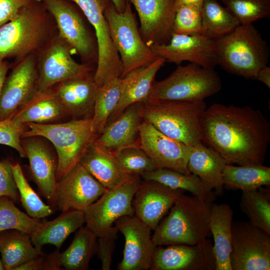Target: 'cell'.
Returning <instances> with one entry per match:
<instances>
[{
    "label": "cell",
    "instance_id": "7c38bea8",
    "mask_svg": "<svg viewBox=\"0 0 270 270\" xmlns=\"http://www.w3.org/2000/svg\"><path fill=\"white\" fill-rule=\"evenodd\" d=\"M232 270H270V234L250 222H232Z\"/></svg>",
    "mask_w": 270,
    "mask_h": 270
},
{
    "label": "cell",
    "instance_id": "9a60e30c",
    "mask_svg": "<svg viewBox=\"0 0 270 270\" xmlns=\"http://www.w3.org/2000/svg\"><path fill=\"white\" fill-rule=\"evenodd\" d=\"M150 48L166 62L178 65L188 61L203 68H214L218 64L215 40L202 34L188 35L173 33L168 43Z\"/></svg>",
    "mask_w": 270,
    "mask_h": 270
},
{
    "label": "cell",
    "instance_id": "681fc988",
    "mask_svg": "<svg viewBox=\"0 0 270 270\" xmlns=\"http://www.w3.org/2000/svg\"><path fill=\"white\" fill-rule=\"evenodd\" d=\"M204 0H175L174 9L176 10L182 6H191L201 8Z\"/></svg>",
    "mask_w": 270,
    "mask_h": 270
},
{
    "label": "cell",
    "instance_id": "7a4b0ae2",
    "mask_svg": "<svg viewBox=\"0 0 270 270\" xmlns=\"http://www.w3.org/2000/svg\"><path fill=\"white\" fill-rule=\"evenodd\" d=\"M212 203L192 195H182L154 230V244L194 245L208 238Z\"/></svg>",
    "mask_w": 270,
    "mask_h": 270
},
{
    "label": "cell",
    "instance_id": "ab89813d",
    "mask_svg": "<svg viewBox=\"0 0 270 270\" xmlns=\"http://www.w3.org/2000/svg\"><path fill=\"white\" fill-rule=\"evenodd\" d=\"M240 24L270 16V0H221Z\"/></svg>",
    "mask_w": 270,
    "mask_h": 270
},
{
    "label": "cell",
    "instance_id": "bcb514c9",
    "mask_svg": "<svg viewBox=\"0 0 270 270\" xmlns=\"http://www.w3.org/2000/svg\"><path fill=\"white\" fill-rule=\"evenodd\" d=\"M38 0H0V26L15 18L20 11Z\"/></svg>",
    "mask_w": 270,
    "mask_h": 270
},
{
    "label": "cell",
    "instance_id": "9c48e42d",
    "mask_svg": "<svg viewBox=\"0 0 270 270\" xmlns=\"http://www.w3.org/2000/svg\"><path fill=\"white\" fill-rule=\"evenodd\" d=\"M80 10L92 27L96 40L98 60L94 80L99 86L120 78L122 66L114 46L105 11L111 0H70Z\"/></svg>",
    "mask_w": 270,
    "mask_h": 270
},
{
    "label": "cell",
    "instance_id": "52a82bcc",
    "mask_svg": "<svg viewBox=\"0 0 270 270\" xmlns=\"http://www.w3.org/2000/svg\"><path fill=\"white\" fill-rule=\"evenodd\" d=\"M105 16L122 66L120 78L150 64L158 58L142 40L130 2L122 12H118L110 2L106 10Z\"/></svg>",
    "mask_w": 270,
    "mask_h": 270
},
{
    "label": "cell",
    "instance_id": "d6a6232c",
    "mask_svg": "<svg viewBox=\"0 0 270 270\" xmlns=\"http://www.w3.org/2000/svg\"><path fill=\"white\" fill-rule=\"evenodd\" d=\"M141 178L144 180L158 182L174 190L188 191L192 196L208 202H213L216 199L215 192L192 174L157 168L144 174Z\"/></svg>",
    "mask_w": 270,
    "mask_h": 270
},
{
    "label": "cell",
    "instance_id": "f35d334b",
    "mask_svg": "<svg viewBox=\"0 0 270 270\" xmlns=\"http://www.w3.org/2000/svg\"><path fill=\"white\" fill-rule=\"evenodd\" d=\"M42 223L21 211L8 197H0V232L15 230L31 236Z\"/></svg>",
    "mask_w": 270,
    "mask_h": 270
},
{
    "label": "cell",
    "instance_id": "d590c367",
    "mask_svg": "<svg viewBox=\"0 0 270 270\" xmlns=\"http://www.w3.org/2000/svg\"><path fill=\"white\" fill-rule=\"evenodd\" d=\"M122 88V78H116L99 86L92 117L94 130L98 136L108 124V118L116 106Z\"/></svg>",
    "mask_w": 270,
    "mask_h": 270
},
{
    "label": "cell",
    "instance_id": "d4e9b609",
    "mask_svg": "<svg viewBox=\"0 0 270 270\" xmlns=\"http://www.w3.org/2000/svg\"><path fill=\"white\" fill-rule=\"evenodd\" d=\"M165 62L164 58L158 57L150 64L129 73L122 78V94L108 123L118 118L132 104L147 100L156 74Z\"/></svg>",
    "mask_w": 270,
    "mask_h": 270
},
{
    "label": "cell",
    "instance_id": "7402d4cb",
    "mask_svg": "<svg viewBox=\"0 0 270 270\" xmlns=\"http://www.w3.org/2000/svg\"><path fill=\"white\" fill-rule=\"evenodd\" d=\"M22 144L29 162L32 180L42 196L52 206L57 184L58 158L40 136L22 138Z\"/></svg>",
    "mask_w": 270,
    "mask_h": 270
},
{
    "label": "cell",
    "instance_id": "c3c4849f",
    "mask_svg": "<svg viewBox=\"0 0 270 270\" xmlns=\"http://www.w3.org/2000/svg\"><path fill=\"white\" fill-rule=\"evenodd\" d=\"M254 79L263 82L270 88V68L268 66H266L261 68L258 72Z\"/></svg>",
    "mask_w": 270,
    "mask_h": 270
},
{
    "label": "cell",
    "instance_id": "44dd1931",
    "mask_svg": "<svg viewBox=\"0 0 270 270\" xmlns=\"http://www.w3.org/2000/svg\"><path fill=\"white\" fill-rule=\"evenodd\" d=\"M34 58H24L6 78L0 96V120L12 118L36 92Z\"/></svg>",
    "mask_w": 270,
    "mask_h": 270
},
{
    "label": "cell",
    "instance_id": "cb8c5ba5",
    "mask_svg": "<svg viewBox=\"0 0 270 270\" xmlns=\"http://www.w3.org/2000/svg\"><path fill=\"white\" fill-rule=\"evenodd\" d=\"M140 104H132L118 118L108 123L94 142L113 153L123 148L139 146L136 139L142 119L139 114Z\"/></svg>",
    "mask_w": 270,
    "mask_h": 270
},
{
    "label": "cell",
    "instance_id": "8fae6325",
    "mask_svg": "<svg viewBox=\"0 0 270 270\" xmlns=\"http://www.w3.org/2000/svg\"><path fill=\"white\" fill-rule=\"evenodd\" d=\"M142 180L140 176H132L118 186L108 189L83 210L86 226L98 238L120 218L134 215L132 201Z\"/></svg>",
    "mask_w": 270,
    "mask_h": 270
},
{
    "label": "cell",
    "instance_id": "30bf717a",
    "mask_svg": "<svg viewBox=\"0 0 270 270\" xmlns=\"http://www.w3.org/2000/svg\"><path fill=\"white\" fill-rule=\"evenodd\" d=\"M43 2L55 20L60 37L80 56L84 64L90 66L94 63L96 66V40L84 20L85 16L66 0H44Z\"/></svg>",
    "mask_w": 270,
    "mask_h": 270
},
{
    "label": "cell",
    "instance_id": "8992f818",
    "mask_svg": "<svg viewBox=\"0 0 270 270\" xmlns=\"http://www.w3.org/2000/svg\"><path fill=\"white\" fill-rule=\"evenodd\" d=\"M221 86L220 78L214 68L192 63L178 65L168 78L154 82L146 100H204L218 93Z\"/></svg>",
    "mask_w": 270,
    "mask_h": 270
},
{
    "label": "cell",
    "instance_id": "836d02e7",
    "mask_svg": "<svg viewBox=\"0 0 270 270\" xmlns=\"http://www.w3.org/2000/svg\"><path fill=\"white\" fill-rule=\"evenodd\" d=\"M200 13L202 34L214 40L228 35L240 25L232 12L217 0H204Z\"/></svg>",
    "mask_w": 270,
    "mask_h": 270
},
{
    "label": "cell",
    "instance_id": "4316f807",
    "mask_svg": "<svg viewBox=\"0 0 270 270\" xmlns=\"http://www.w3.org/2000/svg\"><path fill=\"white\" fill-rule=\"evenodd\" d=\"M226 162L212 148L199 143L191 147L188 168L198 176L216 195L223 194V172Z\"/></svg>",
    "mask_w": 270,
    "mask_h": 270
},
{
    "label": "cell",
    "instance_id": "e575fe53",
    "mask_svg": "<svg viewBox=\"0 0 270 270\" xmlns=\"http://www.w3.org/2000/svg\"><path fill=\"white\" fill-rule=\"evenodd\" d=\"M224 186L233 190H249L270 184V168L260 164L234 166L226 164L223 172Z\"/></svg>",
    "mask_w": 270,
    "mask_h": 270
},
{
    "label": "cell",
    "instance_id": "f5cc1de1",
    "mask_svg": "<svg viewBox=\"0 0 270 270\" xmlns=\"http://www.w3.org/2000/svg\"><path fill=\"white\" fill-rule=\"evenodd\" d=\"M4 268L1 260V258H0V270H4Z\"/></svg>",
    "mask_w": 270,
    "mask_h": 270
},
{
    "label": "cell",
    "instance_id": "4dcf8cb0",
    "mask_svg": "<svg viewBox=\"0 0 270 270\" xmlns=\"http://www.w3.org/2000/svg\"><path fill=\"white\" fill-rule=\"evenodd\" d=\"M66 114L54 90L51 89L36 90L12 117L22 124H48Z\"/></svg>",
    "mask_w": 270,
    "mask_h": 270
},
{
    "label": "cell",
    "instance_id": "7dc6e473",
    "mask_svg": "<svg viewBox=\"0 0 270 270\" xmlns=\"http://www.w3.org/2000/svg\"><path fill=\"white\" fill-rule=\"evenodd\" d=\"M16 270H60L55 262L52 252H44L18 267Z\"/></svg>",
    "mask_w": 270,
    "mask_h": 270
},
{
    "label": "cell",
    "instance_id": "6da1fadb",
    "mask_svg": "<svg viewBox=\"0 0 270 270\" xmlns=\"http://www.w3.org/2000/svg\"><path fill=\"white\" fill-rule=\"evenodd\" d=\"M202 142L227 164H263L270 142V124L260 110L251 106L214 104L202 116Z\"/></svg>",
    "mask_w": 270,
    "mask_h": 270
},
{
    "label": "cell",
    "instance_id": "74e56055",
    "mask_svg": "<svg viewBox=\"0 0 270 270\" xmlns=\"http://www.w3.org/2000/svg\"><path fill=\"white\" fill-rule=\"evenodd\" d=\"M12 170L20 200L26 214L36 219L44 218L52 214V207L45 204L31 187L20 164H12Z\"/></svg>",
    "mask_w": 270,
    "mask_h": 270
},
{
    "label": "cell",
    "instance_id": "484cf974",
    "mask_svg": "<svg viewBox=\"0 0 270 270\" xmlns=\"http://www.w3.org/2000/svg\"><path fill=\"white\" fill-rule=\"evenodd\" d=\"M80 164L107 189L118 186L132 176L123 170L113 152L94 142L87 148Z\"/></svg>",
    "mask_w": 270,
    "mask_h": 270
},
{
    "label": "cell",
    "instance_id": "ee69618b",
    "mask_svg": "<svg viewBox=\"0 0 270 270\" xmlns=\"http://www.w3.org/2000/svg\"><path fill=\"white\" fill-rule=\"evenodd\" d=\"M118 232L117 228L112 226L98 238L96 254L101 261L102 268L103 270L110 269L112 254L115 248Z\"/></svg>",
    "mask_w": 270,
    "mask_h": 270
},
{
    "label": "cell",
    "instance_id": "1f68e13d",
    "mask_svg": "<svg viewBox=\"0 0 270 270\" xmlns=\"http://www.w3.org/2000/svg\"><path fill=\"white\" fill-rule=\"evenodd\" d=\"M43 253L33 244L30 236L22 232L6 230L0 232V254L6 270L16 269Z\"/></svg>",
    "mask_w": 270,
    "mask_h": 270
},
{
    "label": "cell",
    "instance_id": "816d5d0a",
    "mask_svg": "<svg viewBox=\"0 0 270 270\" xmlns=\"http://www.w3.org/2000/svg\"><path fill=\"white\" fill-rule=\"evenodd\" d=\"M111 1L119 12H124L127 4L129 2L128 0H111Z\"/></svg>",
    "mask_w": 270,
    "mask_h": 270
},
{
    "label": "cell",
    "instance_id": "8d00e7d4",
    "mask_svg": "<svg viewBox=\"0 0 270 270\" xmlns=\"http://www.w3.org/2000/svg\"><path fill=\"white\" fill-rule=\"evenodd\" d=\"M240 206L250 222L270 234L269 188L242 190Z\"/></svg>",
    "mask_w": 270,
    "mask_h": 270
},
{
    "label": "cell",
    "instance_id": "d6986e66",
    "mask_svg": "<svg viewBox=\"0 0 270 270\" xmlns=\"http://www.w3.org/2000/svg\"><path fill=\"white\" fill-rule=\"evenodd\" d=\"M135 8L140 21V32L146 44L168 43L172 36L175 0H128Z\"/></svg>",
    "mask_w": 270,
    "mask_h": 270
},
{
    "label": "cell",
    "instance_id": "b9f144b4",
    "mask_svg": "<svg viewBox=\"0 0 270 270\" xmlns=\"http://www.w3.org/2000/svg\"><path fill=\"white\" fill-rule=\"evenodd\" d=\"M201 8L182 6L176 10L173 32L182 34L202 33Z\"/></svg>",
    "mask_w": 270,
    "mask_h": 270
},
{
    "label": "cell",
    "instance_id": "ac0fdd59",
    "mask_svg": "<svg viewBox=\"0 0 270 270\" xmlns=\"http://www.w3.org/2000/svg\"><path fill=\"white\" fill-rule=\"evenodd\" d=\"M157 246L154 252L152 270H216L213 245L207 238L194 245Z\"/></svg>",
    "mask_w": 270,
    "mask_h": 270
},
{
    "label": "cell",
    "instance_id": "603a6c76",
    "mask_svg": "<svg viewBox=\"0 0 270 270\" xmlns=\"http://www.w3.org/2000/svg\"><path fill=\"white\" fill-rule=\"evenodd\" d=\"M98 88L89 74L62 82L54 90L66 114L84 118L92 116Z\"/></svg>",
    "mask_w": 270,
    "mask_h": 270
},
{
    "label": "cell",
    "instance_id": "7bdbcfd3",
    "mask_svg": "<svg viewBox=\"0 0 270 270\" xmlns=\"http://www.w3.org/2000/svg\"><path fill=\"white\" fill-rule=\"evenodd\" d=\"M27 128L26 124L12 118L0 120V144L14 149L20 157L26 154L22 144V136Z\"/></svg>",
    "mask_w": 270,
    "mask_h": 270
},
{
    "label": "cell",
    "instance_id": "f546056e",
    "mask_svg": "<svg viewBox=\"0 0 270 270\" xmlns=\"http://www.w3.org/2000/svg\"><path fill=\"white\" fill-rule=\"evenodd\" d=\"M96 235L86 226H82L76 232L68 247L60 252H52L55 262L60 270H86L88 268L92 258L96 254Z\"/></svg>",
    "mask_w": 270,
    "mask_h": 270
},
{
    "label": "cell",
    "instance_id": "f6af8a7d",
    "mask_svg": "<svg viewBox=\"0 0 270 270\" xmlns=\"http://www.w3.org/2000/svg\"><path fill=\"white\" fill-rule=\"evenodd\" d=\"M12 164L8 160L0 161V197L6 196L14 201L20 200L14 180Z\"/></svg>",
    "mask_w": 270,
    "mask_h": 270
},
{
    "label": "cell",
    "instance_id": "5bb4252c",
    "mask_svg": "<svg viewBox=\"0 0 270 270\" xmlns=\"http://www.w3.org/2000/svg\"><path fill=\"white\" fill-rule=\"evenodd\" d=\"M138 131L139 147L157 168L191 174L188 163L192 146L168 136L144 120L141 122Z\"/></svg>",
    "mask_w": 270,
    "mask_h": 270
},
{
    "label": "cell",
    "instance_id": "4fadbf2b",
    "mask_svg": "<svg viewBox=\"0 0 270 270\" xmlns=\"http://www.w3.org/2000/svg\"><path fill=\"white\" fill-rule=\"evenodd\" d=\"M107 190L78 163L57 181L52 207L83 211Z\"/></svg>",
    "mask_w": 270,
    "mask_h": 270
},
{
    "label": "cell",
    "instance_id": "83f0119b",
    "mask_svg": "<svg viewBox=\"0 0 270 270\" xmlns=\"http://www.w3.org/2000/svg\"><path fill=\"white\" fill-rule=\"evenodd\" d=\"M232 218L233 211L228 204L212 203L209 228L214 242L216 270H232L230 254Z\"/></svg>",
    "mask_w": 270,
    "mask_h": 270
},
{
    "label": "cell",
    "instance_id": "2e32d148",
    "mask_svg": "<svg viewBox=\"0 0 270 270\" xmlns=\"http://www.w3.org/2000/svg\"><path fill=\"white\" fill-rule=\"evenodd\" d=\"M114 223L125 238L123 258L118 270H150L156 247L152 240L150 228L134 215L122 216Z\"/></svg>",
    "mask_w": 270,
    "mask_h": 270
},
{
    "label": "cell",
    "instance_id": "db71d44e",
    "mask_svg": "<svg viewBox=\"0 0 270 270\" xmlns=\"http://www.w3.org/2000/svg\"><path fill=\"white\" fill-rule=\"evenodd\" d=\"M38 1H44V0H38Z\"/></svg>",
    "mask_w": 270,
    "mask_h": 270
},
{
    "label": "cell",
    "instance_id": "e0dca14e",
    "mask_svg": "<svg viewBox=\"0 0 270 270\" xmlns=\"http://www.w3.org/2000/svg\"><path fill=\"white\" fill-rule=\"evenodd\" d=\"M72 48L62 38L50 44L40 64L36 90L51 89L62 82L90 74L92 68L77 62L72 57Z\"/></svg>",
    "mask_w": 270,
    "mask_h": 270
},
{
    "label": "cell",
    "instance_id": "ba28073f",
    "mask_svg": "<svg viewBox=\"0 0 270 270\" xmlns=\"http://www.w3.org/2000/svg\"><path fill=\"white\" fill-rule=\"evenodd\" d=\"M46 14L34 3L22 8L16 16L0 26V58L24 57L46 40Z\"/></svg>",
    "mask_w": 270,
    "mask_h": 270
},
{
    "label": "cell",
    "instance_id": "3957f363",
    "mask_svg": "<svg viewBox=\"0 0 270 270\" xmlns=\"http://www.w3.org/2000/svg\"><path fill=\"white\" fill-rule=\"evenodd\" d=\"M204 100H148L140 102L141 118L168 136L192 146L202 142Z\"/></svg>",
    "mask_w": 270,
    "mask_h": 270
},
{
    "label": "cell",
    "instance_id": "277c9868",
    "mask_svg": "<svg viewBox=\"0 0 270 270\" xmlns=\"http://www.w3.org/2000/svg\"><path fill=\"white\" fill-rule=\"evenodd\" d=\"M26 125L27 128L22 138L40 136L54 146L58 158L57 181L80 163L89 146L98 136L92 118L58 124L29 123Z\"/></svg>",
    "mask_w": 270,
    "mask_h": 270
},
{
    "label": "cell",
    "instance_id": "f907efd6",
    "mask_svg": "<svg viewBox=\"0 0 270 270\" xmlns=\"http://www.w3.org/2000/svg\"><path fill=\"white\" fill-rule=\"evenodd\" d=\"M8 66L4 59L0 58V96L6 78Z\"/></svg>",
    "mask_w": 270,
    "mask_h": 270
},
{
    "label": "cell",
    "instance_id": "f1b7e54d",
    "mask_svg": "<svg viewBox=\"0 0 270 270\" xmlns=\"http://www.w3.org/2000/svg\"><path fill=\"white\" fill-rule=\"evenodd\" d=\"M85 223L82 210L62 212L54 219L42 222L40 226L30 236L33 244L42 250L46 244H52L60 250L64 242Z\"/></svg>",
    "mask_w": 270,
    "mask_h": 270
},
{
    "label": "cell",
    "instance_id": "5b68a950",
    "mask_svg": "<svg viewBox=\"0 0 270 270\" xmlns=\"http://www.w3.org/2000/svg\"><path fill=\"white\" fill-rule=\"evenodd\" d=\"M215 46L218 64L230 74L246 78L254 79L268 62V46L252 24H240L215 40Z\"/></svg>",
    "mask_w": 270,
    "mask_h": 270
},
{
    "label": "cell",
    "instance_id": "ffe728a7",
    "mask_svg": "<svg viewBox=\"0 0 270 270\" xmlns=\"http://www.w3.org/2000/svg\"><path fill=\"white\" fill-rule=\"evenodd\" d=\"M183 192L156 181L142 180L132 201L134 216L154 230Z\"/></svg>",
    "mask_w": 270,
    "mask_h": 270
},
{
    "label": "cell",
    "instance_id": "60d3db41",
    "mask_svg": "<svg viewBox=\"0 0 270 270\" xmlns=\"http://www.w3.org/2000/svg\"><path fill=\"white\" fill-rule=\"evenodd\" d=\"M114 154L123 170L129 176H141L157 168L153 160L139 146L123 148Z\"/></svg>",
    "mask_w": 270,
    "mask_h": 270
}]
</instances>
